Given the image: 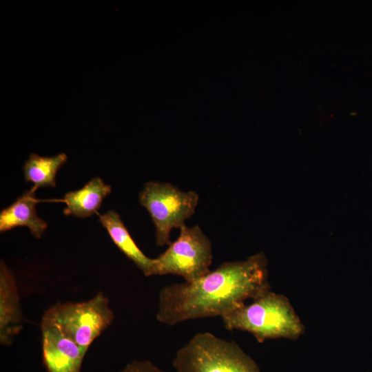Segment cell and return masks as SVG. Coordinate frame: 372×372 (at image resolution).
Listing matches in <instances>:
<instances>
[{
    "label": "cell",
    "instance_id": "1",
    "mask_svg": "<svg viewBox=\"0 0 372 372\" xmlns=\"http://www.w3.org/2000/svg\"><path fill=\"white\" fill-rule=\"evenodd\" d=\"M262 253L242 261L225 262L192 281L163 287L156 319L174 326L189 320L222 317L270 289Z\"/></svg>",
    "mask_w": 372,
    "mask_h": 372
},
{
    "label": "cell",
    "instance_id": "2",
    "mask_svg": "<svg viewBox=\"0 0 372 372\" xmlns=\"http://www.w3.org/2000/svg\"><path fill=\"white\" fill-rule=\"evenodd\" d=\"M221 318L227 330L247 331L260 343L277 338L295 340L305 332V327L289 300L270 289L253 299L251 303H245Z\"/></svg>",
    "mask_w": 372,
    "mask_h": 372
},
{
    "label": "cell",
    "instance_id": "3",
    "mask_svg": "<svg viewBox=\"0 0 372 372\" xmlns=\"http://www.w3.org/2000/svg\"><path fill=\"white\" fill-rule=\"evenodd\" d=\"M176 372H260L256 362L234 341L209 332L196 333L176 353Z\"/></svg>",
    "mask_w": 372,
    "mask_h": 372
},
{
    "label": "cell",
    "instance_id": "4",
    "mask_svg": "<svg viewBox=\"0 0 372 372\" xmlns=\"http://www.w3.org/2000/svg\"><path fill=\"white\" fill-rule=\"evenodd\" d=\"M114 318L108 298L99 292L87 301L56 303L45 311L42 319L55 324L80 347L88 349Z\"/></svg>",
    "mask_w": 372,
    "mask_h": 372
},
{
    "label": "cell",
    "instance_id": "5",
    "mask_svg": "<svg viewBox=\"0 0 372 372\" xmlns=\"http://www.w3.org/2000/svg\"><path fill=\"white\" fill-rule=\"evenodd\" d=\"M199 196L184 192L169 183L149 181L139 194V201L149 212L156 229L158 247L169 245L170 233L180 228L195 212Z\"/></svg>",
    "mask_w": 372,
    "mask_h": 372
},
{
    "label": "cell",
    "instance_id": "6",
    "mask_svg": "<svg viewBox=\"0 0 372 372\" xmlns=\"http://www.w3.org/2000/svg\"><path fill=\"white\" fill-rule=\"evenodd\" d=\"M213 260L209 239L198 225L180 228L178 238L154 258L152 276L174 274L185 282L194 281L209 272Z\"/></svg>",
    "mask_w": 372,
    "mask_h": 372
},
{
    "label": "cell",
    "instance_id": "7",
    "mask_svg": "<svg viewBox=\"0 0 372 372\" xmlns=\"http://www.w3.org/2000/svg\"><path fill=\"white\" fill-rule=\"evenodd\" d=\"M42 360L46 372H81L88 349L78 345L55 324L41 319Z\"/></svg>",
    "mask_w": 372,
    "mask_h": 372
},
{
    "label": "cell",
    "instance_id": "8",
    "mask_svg": "<svg viewBox=\"0 0 372 372\" xmlns=\"http://www.w3.org/2000/svg\"><path fill=\"white\" fill-rule=\"evenodd\" d=\"M23 329V313L14 276L3 261L0 264V342L12 344Z\"/></svg>",
    "mask_w": 372,
    "mask_h": 372
},
{
    "label": "cell",
    "instance_id": "9",
    "mask_svg": "<svg viewBox=\"0 0 372 372\" xmlns=\"http://www.w3.org/2000/svg\"><path fill=\"white\" fill-rule=\"evenodd\" d=\"M32 187L24 192L11 205L3 209L0 214L1 233L17 227H27L31 234L40 238L45 231L48 225L37 216L36 205L40 200L37 199Z\"/></svg>",
    "mask_w": 372,
    "mask_h": 372
},
{
    "label": "cell",
    "instance_id": "10",
    "mask_svg": "<svg viewBox=\"0 0 372 372\" xmlns=\"http://www.w3.org/2000/svg\"><path fill=\"white\" fill-rule=\"evenodd\" d=\"M115 245L131 260L145 276H152L154 258L147 257L137 246L119 214L109 210L99 218Z\"/></svg>",
    "mask_w": 372,
    "mask_h": 372
},
{
    "label": "cell",
    "instance_id": "11",
    "mask_svg": "<svg viewBox=\"0 0 372 372\" xmlns=\"http://www.w3.org/2000/svg\"><path fill=\"white\" fill-rule=\"evenodd\" d=\"M112 188L99 176L87 182L81 189L67 192L63 202L65 204L63 213L80 218L97 213L103 199L111 192Z\"/></svg>",
    "mask_w": 372,
    "mask_h": 372
},
{
    "label": "cell",
    "instance_id": "12",
    "mask_svg": "<svg viewBox=\"0 0 372 372\" xmlns=\"http://www.w3.org/2000/svg\"><path fill=\"white\" fill-rule=\"evenodd\" d=\"M67 158L64 153L54 156L31 154L23 167L25 181L32 183L37 189L39 187H55L56 174Z\"/></svg>",
    "mask_w": 372,
    "mask_h": 372
},
{
    "label": "cell",
    "instance_id": "13",
    "mask_svg": "<svg viewBox=\"0 0 372 372\" xmlns=\"http://www.w3.org/2000/svg\"><path fill=\"white\" fill-rule=\"evenodd\" d=\"M119 372H166L149 360H135L127 364Z\"/></svg>",
    "mask_w": 372,
    "mask_h": 372
}]
</instances>
